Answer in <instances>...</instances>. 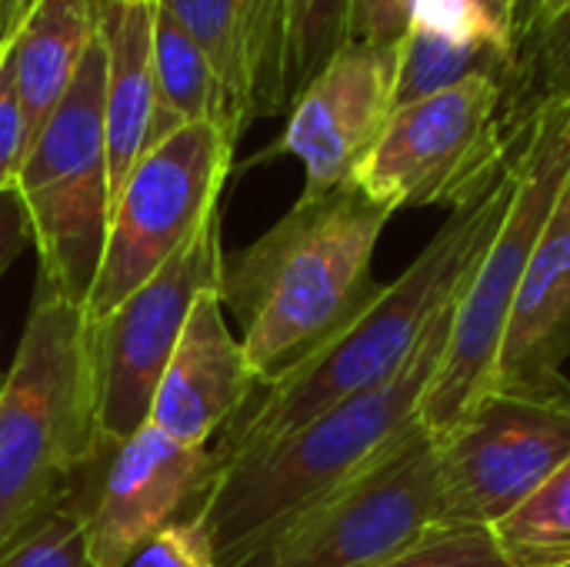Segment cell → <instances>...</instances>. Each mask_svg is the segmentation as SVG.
<instances>
[{
	"label": "cell",
	"mask_w": 570,
	"mask_h": 567,
	"mask_svg": "<svg viewBox=\"0 0 570 567\" xmlns=\"http://www.w3.org/2000/svg\"><path fill=\"white\" fill-rule=\"evenodd\" d=\"M511 194L514 164L481 197L451 211L424 251L397 281L384 284L381 297L344 334L281 381L257 384L247 404L210 444L217 475L240 458L281 444L327 411L391 384L407 368L438 314L458 297L474 261L491 244Z\"/></svg>",
	"instance_id": "6da1fadb"
},
{
	"label": "cell",
	"mask_w": 570,
	"mask_h": 567,
	"mask_svg": "<svg viewBox=\"0 0 570 567\" xmlns=\"http://www.w3.org/2000/svg\"><path fill=\"white\" fill-rule=\"evenodd\" d=\"M394 214L351 180L304 197L254 244L224 254L220 304L240 321V344L261 384L344 334L384 291L374 247Z\"/></svg>",
	"instance_id": "7a4b0ae2"
},
{
	"label": "cell",
	"mask_w": 570,
	"mask_h": 567,
	"mask_svg": "<svg viewBox=\"0 0 570 567\" xmlns=\"http://www.w3.org/2000/svg\"><path fill=\"white\" fill-rule=\"evenodd\" d=\"M454 301L438 314L407 368L384 388L311 421L281 444L220 468L200 515L220 567H244L287 528L357 478L414 424L441 368Z\"/></svg>",
	"instance_id": "3957f363"
},
{
	"label": "cell",
	"mask_w": 570,
	"mask_h": 567,
	"mask_svg": "<svg viewBox=\"0 0 570 567\" xmlns=\"http://www.w3.org/2000/svg\"><path fill=\"white\" fill-rule=\"evenodd\" d=\"M100 454L90 321L37 284L0 391V551L70 498Z\"/></svg>",
	"instance_id": "277c9868"
},
{
	"label": "cell",
	"mask_w": 570,
	"mask_h": 567,
	"mask_svg": "<svg viewBox=\"0 0 570 567\" xmlns=\"http://www.w3.org/2000/svg\"><path fill=\"white\" fill-rule=\"evenodd\" d=\"M568 177L570 104L544 100L524 130L508 211L454 297L444 358L421 401V424L434 438L491 391L508 314Z\"/></svg>",
	"instance_id": "5b68a950"
},
{
	"label": "cell",
	"mask_w": 570,
	"mask_h": 567,
	"mask_svg": "<svg viewBox=\"0 0 570 567\" xmlns=\"http://www.w3.org/2000/svg\"><path fill=\"white\" fill-rule=\"evenodd\" d=\"M534 110L528 90L488 74L468 77L397 107L351 184L391 214L458 211L514 164Z\"/></svg>",
	"instance_id": "8992f818"
},
{
	"label": "cell",
	"mask_w": 570,
	"mask_h": 567,
	"mask_svg": "<svg viewBox=\"0 0 570 567\" xmlns=\"http://www.w3.org/2000/svg\"><path fill=\"white\" fill-rule=\"evenodd\" d=\"M104 77L107 53L97 33L63 100L27 147L13 184L40 261L37 284L77 307L94 291L110 221Z\"/></svg>",
	"instance_id": "52a82bcc"
},
{
	"label": "cell",
	"mask_w": 570,
	"mask_h": 567,
	"mask_svg": "<svg viewBox=\"0 0 570 567\" xmlns=\"http://www.w3.org/2000/svg\"><path fill=\"white\" fill-rule=\"evenodd\" d=\"M237 140L214 124H184L154 144L110 204L104 254L83 304L104 321L150 274H157L220 211Z\"/></svg>",
	"instance_id": "ba28073f"
},
{
	"label": "cell",
	"mask_w": 570,
	"mask_h": 567,
	"mask_svg": "<svg viewBox=\"0 0 570 567\" xmlns=\"http://www.w3.org/2000/svg\"><path fill=\"white\" fill-rule=\"evenodd\" d=\"M568 458L570 391H488L464 418L434 438L441 528L491 531Z\"/></svg>",
	"instance_id": "9c48e42d"
},
{
	"label": "cell",
	"mask_w": 570,
	"mask_h": 567,
	"mask_svg": "<svg viewBox=\"0 0 570 567\" xmlns=\"http://www.w3.org/2000/svg\"><path fill=\"white\" fill-rule=\"evenodd\" d=\"M438 528L434 438L414 424L244 567H384Z\"/></svg>",
	"instance_id": "30bf717a"
},
{
	"label": "cell",
	"mask_w": 570,
	"mask_h": 567,
	"mask_svg": "<svg viewBox=\"0 0 570 567\" xmlns=\"http://www.w3.org/2000/svg\"><path fill=\"white\" fill-rule=\"evenodd\" d=\"M224 247L220 211L187 241L157 274L124 297L104 321L90 324V358L97 388L100 444L117 448L134 438L147 418L164 368L180 341L190 307L200 294L220 291Z\"/></svg>",
	"instance_id": "8fae6325"
},
{
	"label": "cell",
	"mask_w": 570,
	"mask_h": 567,
	"mask_svg": "<svg viewBox=\"0 0 570 567\" xmlns=\"http://www.w3.org/2000/svg\"><path fill=\"white\" fill-rule=\"evenodd\" d=\"M73 488L94 567H120L160 528L197 515L217 481L210 448H190L144 424L134 438L107 448Z\"/></svg>",
	"instance_id": "7c38bea8"
},
{
	"label": "cell",
	"mask_w": 570,
	"mask_h": 567,
	"mask_svg": "<svg viewBox=\"0 0 570 567\" xmlns=\"http://www.w3.org/2000/svg\"><path fill=\"white\" fill-rule=\"evenodd\" d=\"M397 47L344 43L291 104L271 154H291L304 164V197L347 184L384 134L394 114Z\"/></svg>",
	"instance_id": "4fadbf2b"
},
{
	"label": "cell",
	"mask_w": 570,
	"mask_h": 567,
	"mask_svg": "<svg viewBox=\"0 0 570 567\" xmlns=\"http://www.w3.org/2000/svg\"><path fill=\"white\" fill-rule=\"evenodd\" d=\"M257 384L240 338L227 328L220 291H207L187 314L180 341L154 391L147 424L180 444L210 448Z\"/></svg>",
	"instance_id": "5bb4252c"
},
{
	"label": "cell",
	"mask_w": 570,
	"mask_h": 567,
	"mask_svg": "<svg viewBox=\"0 0 570 567\" xmlns=\"http://www.w3.org/2000/svg\"><path fill=\"white\" fill-rule=\"evenodd\" d=\"M570 177L541 231L508 314L491 391L564 394L570 381Z\"/></svg>",
	"instance_id": "9a60e30c"
},
{
	"label": "cell",
	"mask_w": 570,
	"mask_h": 567,
	"mask_svg": "<svg viewBox=\"0 0 570 567\" xmlns=\"http://www.w3.org/2000/svg\"><path fill=\"white\" fill-rule=\"evenodd\" d=\"M157 7L200 47L244 127L291 107L284 0H157Z\"/></svg>",
	"instance_id": "2e32d148"
},
{
	"label": "cell",
	"mask_w": 570,
	"mask_h": 567,
	"mask_svg": "<svg viewBox=\"0 0 570 567\" xmlns=\"http://www.w3.org/2000/svg\"><path fill=\"white\" fill-rule=\"evenodd\" d=\"M97 33L107 53L104 130L114 204L137 160L167 137L154 84V0H97Z\"/></svg>",
	"instance_id": "e0dca14e"
},
{
	"label": "cell",
	"mask_w": 570,
	"mask_h": 567,
	"mask_svg": "<svg viewBox=\"0 0 570 567\" xmlns=\"http://www.w3.org/2000/svg\"><path fill=\"white\" fill-rule=\"evenodd\" d=\"M94 37L97 0H37L13 33L7 60L27 124V147L63 100Z\"/></svg>",
	"instance_id": "ac0fdd59"
},
{
	"label": "cell",
	"mask_w": 570,
	"mask_h": 567,
	"mask_svg": "<svg viewBox=\"0 0 570 567\" xmlns=\"http://www.w3.org/2000/svg\"><path fill=\"white\" fill-rule=\"evenodd\" d=\"M154 84L160 124L174 134L184 124H214L234 140L247 130L200 47L154 0Z\"/></svg>",
	"instance_id": "d6986e66"
},
{
	"label": "cell",
	"mask_w": 570,
	"mask_h": 567,
	"mask_svg": "<svg viewBox=\"0 0 570 567\" xmlns=\"http://www.w3.org/2000/svg\"><path fill=\"white\" fill-rule=\"evenodd\" d=\"M498 77L508 80L531 97L528 67L518 50L501 43H451L424 30H407L397 47V90H394V110L407 107L421 97L441 94L468 77ZM534 104V100H531Z\"/></svg>",
	"instance_id": "ffe728a7"
},
{
	"label": "cell",
	"mask_w": 570,
	"mask_h": 567,
	"mask_svg": "<svg viewBox=\"0 0 570 567\" xmlns=\"http://www.w3.org/2000/svg\"><path fill=\"white\" fill-rule=\"evenodd\" d=\"M491 535L511 567H570V458Z\"/></svg>",
	"instance_id": "44dd1931"
},
{
	"label": "cell",
	"mask_w": 570,
	"mask_h": 567,
	"mask_svg": "<svg viewBox=\"0 0 570 567\" xmlns=\"http://www.w3.org/2000/svg\"><path fill=\"white\" fill-rule=\"evenodd\" d=\"M284 10H287V104H294L301 90L347 43L351 0H284Z\"/></svg>",
	"instance_id": "7402d4cb"
},
{
	"label": "cell",
	"mask_w": 570,
	"mask_h": 567,
	"mask_svg": "<svg viewBox=\"0 0 570 567\" xmlns=\"http://www.w3.org/2000/svg\"><path fill=\"white\" fill-rule=\"evenodd\" d=\"M0 567H94L73 495L40 515L0 551Z\"/></svg>",
	"instance_id": "603a6c76"
},
{
	"label": "cell",
	"mask_w": 570,
	"mask_h": 567,
	"mask_svg": "<svg viewBox=\"0 0 570 567\" xmlns=\"http://www.w3.org/2000/svg\"><path fill=\"white\" fill-rule=\"evenodd\" d=\"M524 67L534 107L544 100L570 104V0L551 10L524 47Z\"/></svg>",
	"instance_id": "cb8c5ba5"
},
{
	"label": "cell",
	"mask_w": 570,
	"mask_h": 567,
	"mask_svg": "<svg viewBox=\"0 0 570 567\" xmlns=\"http://www.w3.org/2000/svg\"><path fill=\"white\" fill-rule=\"evenodd\" d=\"M411 30H424L451 43H501L518 50L484 0H414Z\"/></svg>",
	"instance_id": "d4e9b609"
},
{
	"label": "cell",
	"mask_w": 570,
	"mask_h": 567,
	"mask_svg": "<svg viewBox=\"0 0 570 567\" xmlns=\"http://www.w3.org/2000/svg\"><path fill=\"white\" fill-rule=\"evenodd\" d=\"M120 567H220L207 518L197 511L140 541Z\"/></svg>",
	"instance_id": "484cf974"
},
{
	"label": "cell",
	"mask_w": 570,
	"mask_h": 567,
	"mask_svg": "<svg viewBox=\"0 0 570 567\" xmlns=\"http://www.w3.org/2000/svg\"><path fill=\"white\" fill-rule=\"evenodd\" d=\"M384 567H511L484 528H438Z\"/></svg>",
	"instance_id": "4316f807"
},
{
	"label": "cell",
	"mask_w": 570,
	"mask_h": 567,
	"mask_svg": "<svg viewBox=\"0 0 570 567\" xmlns=\"http://www.w3.org/2000/svg\"><path fill=\"white\" fill-rule=\"evenodd\" d=\"M411 3L414 0H351L347 43L397 47L411 30Z\"/></svg>",
	"instance_id": "83f0119b"
},
{
	"label": "cell",
	"mask_w": 570,
	"mask_h": 567,
	"mask_svg": "<svg viewBox=\"0 0 570 567\" xmlns=\"http://www.w3.org/2000/svg\"><path fill=\"white\" fill-rule=\"evenodd\" d=\"M23 157H27V124H23V110L17 100L10 60L3 53L0 60V190L17 184Z\"/></svg>",
	"instance_id": "f1b7e54d"
},
{
	"label": "cell",
	"mask_w": 570,
	"mask_h": 567,
	"mask_svg": "<svg viewBox=\"0 0 570 567\" xmlns=\"http://www.w3.org/2000/svg\"><path fill=\"white\" fill-rule=\"evenodd\" d=\"M30 244V221L23 211V201L17 187L0 190V277L7 267L20 257V251Z\"/></svg>",
	"instance_id": "f546056e"
},
{
	"label": "cell",
	"mask_w": 570,
	"mask_h": 567,
	"mask_svg": "<svg viewBox=\"0 0 570 567\" xmlns=\"http://www.w3.org/2000/svg\"><path fill=\"white\" fill-rule=\"evenodd\" d=\"M17 33V17H13V0H0V47H7Z\"/></svg>",
	"instance_id": "4dcf8cb0"
},
{
	"label": "cell",
	"mask_w": 570,
	"mask_h": 567,
	"mask_svg": "<svg viewBox=\"0 0 570 567\" xmlns=\"http://www.w3.org/2000/svg\"><path fill=\"white\" fill-rule=\"evenodd\" d=\"M37 0H13V17H17V30H20V23L27 20V13H30V7H33Z\"/></svg>",
	"instance_id": "1f68e13d"
},
{
	"label": "cell",
	"mask_w": 570,
	"mask_h": 567,
	"mask_svg": "<svg viewBox=\"0 0 570 567\" xmlns=\"http://www.w3.org/2000/svg\"><path fill=\"white\" fill-rule=\"evenodd\" d=\"M3 381H7V371H0V391H3Z\"/></svg>",
	"instance_id": "d6a6232c"
},
{
	"label": "cell",
	"mask_w": 570,
	"mask_h": 567,
	"mask_svg": "<svg viewBox=\"0 0 570 567\" xmlns=\"http://www.w3.org/2000/svg\"><path fill=\"white\" fill-rule=\"evenodd\" d=\"M10 47V43H7ZM7 47H0V60H3V53H7Z\"/></svg>",
	"instance_id": "836d02e7"
}]
</instances>
